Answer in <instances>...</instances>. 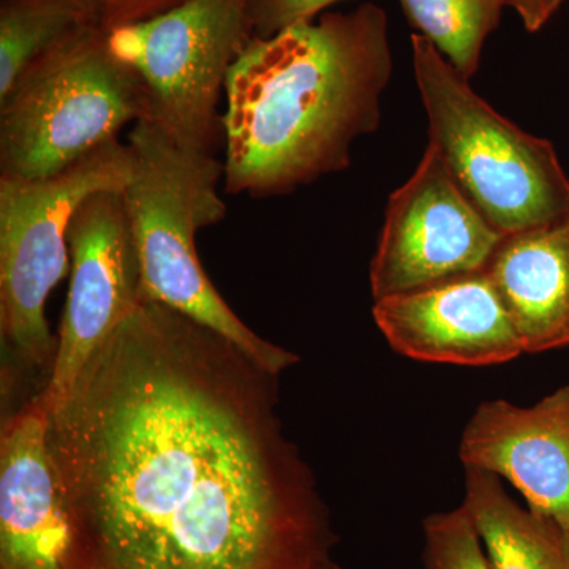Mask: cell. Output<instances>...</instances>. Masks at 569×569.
<instances>
[{
  "label": "cell",
  "mask_w": 569,
  "mask_h": 569,
  "mask_svg": "<svg viewBox=\"0 0 569 569\" xmlns=\"http://www.w3.org/2000/svg\"><path fill=\"white\" fill-rule=\"evenodd\" d=\"M277 378L141 298L48 415L69 569H343Z\"/></svg>",
  "instance_id": "obj_1"
},
{
  "label": "cell",
  "mask_w": 569,
  "mask_h": 569,
  "mask_svg": "<svg viewBox=\"0 0 569 569\" xmlns=\"http://www.w3.org/2000/svg\"><path fill=\"white\" fill-rule=\"evenodd\" d=\"M391 73L373 3L253 37L224 89V192L277 197L347 170L355 141L378 129Z\"/></svg>",
  "instance_id": "obj_2"
},
{
  "label": "cell",
  "mask_w": 569,
  "mask_h": 569,
  "mask_svg": "<svg viewBox=\"0 0 569 569\" xmlns=\"http://www.w3.org/2000/svg\"><path fill=\"white\" fill-rule=\"evenodd\" d=\"M127 144L134 168L123 197L140 260L142 298L208 326L276 376L298 365L293 351L268 342L239 320L198 257V231L227 216L219 193L223 162L212 153L181 148L148 121L134 123Z\"/></svg>",
  "instance_id": "obj_3"
},
{
  "label": "cell",
  "mask_w": 569,
  "mask_h": 569,
  "mask_svg": "<svg viewBox=\"0 0 569 569\" xmlns=\"http://www.w3.org/2000/svg\"><path fill=\"white\" fill-rule=\"evenodd\" d=\"M142 121H152V110L140 74L112 52L103 26L84 29L0 97V176L61 173Z\"/></svg>",
  "instance_id": "obj_4"
},
{
  "label": "cell",
  "mask_w": 569,
  "mask_h": 569,
  "mask_svg": "<svg viewBox=\"0 0 569 569\" xmlns=\"http://www.w3.org/2000/svg\"><path fill=\"white\" fill-rule=\"evenodd\" d=\"M429 144L501 234L569 216V178L552 142L523 132L470 88L426 37H411Z\"/></svg>",
  "instance_id": "obj_5"
},
{
  "label": "cell",
  "mask_w": 569,
  "mask_h": 569,
  "mask_svg": "<svg viewBox=\"0 0 569 569\" xmlns=\"http://www.w3.org/2000/svg\"><path fill=\"white\" fill-rule=\"evenodd\" d=\"M129 144L112 140L61 173L22 179L0 176V326L28 365L54 361L44 316L48 296L69 272V227L86 198L123 190L133 176Z\"/></svg>",
  "instance_id": "obj_6"
},
{
  "label": "cell",
  "mask_w": 569,
  "mask_h": 569,
  "mask_svg": "<svg viewBox=\"0 0 569 569\" xmlns=\"http://www.w3.org/2000/svg\"><path fill=\"white\" fill-rule=\"evenodd\" d=\"M250 0H187L152 20L108 32L112 52L140 74L152 123L190 151L216 152L219 104L231 67L252 41Z\"/></svg>",
  "instance_id": "obj_7"
},
{
  "label": "cell",
  "mask_w": 569,
  "mask_h": 569,
  "mask_svg": "<svg viewBox=\"0 0 569 569\" xmlns=\"http://www.w3.org/2000/svg\"><path fill=\"white\" fill-rule=\"evenodd\" d=\"M501 238L427 146L415 173L389 197L370 264L373 299L485 271Z\"/></svg>",
  "instance_id": "obj_8"
},
{
  "label": "cell",
  "mask_w": 569,
  "mask_h": 569,
  "mask_svg": "<svg viewBox=\"0 0 569 569\" xmlns=\"http://www.w3.org/2000/svg\"><path fill=\"white\" fill-rule=\"evenodd\" d=\"M69 249V296L50 378L39 395L48 415L142 298L140 260L123 190H102L82 201L70 222Z\"/></svg>",
  "instance_id": "obj_9"
},
{
  "label": "cell",
  "mask_w": 569,
  "mask_h": 569,
  "mask_svg": "<svg viewBox=\"0 0 569 569\" xmlns=\"http://www.w3.org/2000/svg\"><path fill=\"white\" fill-rule=\"evenodd\" d=\"M373 320L389 347L415 361L485 367L523 355L486 271L377 299Z\"/></svg>",
  "instance_id": "obj_10"
},
{
  "label": "cell",
  "mask_w": 569,
  "mask_h": 569,
  "mask_svg": "<svg viewBox=\"0 0 569 569\" xmlns=\"http://www.w3.org/2000/svg\"><path fill=\"white\" fill-rule=\"evenodd\" d=\"M459 458L508 481L569 533V385L531 407L481 403L463 427Z\"/></svg>",
  "instance_id": "obj_11"
},
{
  "label": "cell",
  "mask_w": 569,
  "mask_h": 569,
  "mask_svg": "<svg viewBox=\"0 0 569 569\" xmlns=\"http://www.w3.org/2000/svg\"><path fill=\"white\" fill-rule=\"evenodd\" d=\"M70 522L39 396L0 440V569H69Z\"/></svg>",
  "instance_id": "obj_12"
},
{
  "label": "cell",
  "mask_w": 569,
  "mask_h": 569,
  "mask_svg": "<svg viewBox=\"0 0 569 569\" xmlns=\"http://www.w3.org/2000/svg\"><path fill=\"white\" fill-rule=\"evenodd\" d=\"M485 271L523 353L569 347V216L503 234Z\"/></svg>",
  "instance_id": "obj_13"
},
{
  "label": "cell",
  "mask_w": 569,
  "mask_h": 569,
  "mask_svg": "<svg viewBox=\"0 0 569 569\" xmlns=\"http://www.w3.org/2000/svg\"><path fill=\"white\" fill-rule=\"evenodd\" d=\"M460 508L473 522L490 569H569L568 531L520 507L496 475L466 467Z\"/></svg>",
  "instance_id": "obj_14"
},
{
  "label": "cell",
  "mask_w": 569,
  "mask_h": 569,
  "mask_svg": "<svg viewBox=\"0 0 569 569\" xmlns=\"http://www.w3.org/2000/svg\"><path fill=\"white\" fill-rule=\"evenodd\" d=\"M96 26L100 0H0V97L41 56Z\"/></svg>",
  "instance_id": "obj_15"
},
{
  "label": "cell",
  "mask_w": 569,
  "mask_h": 569,
  "mask_svg": "<svg viewBox=\"0 0 569 569\" xmlns=\"http://www.w3.org/2000/svg\"><path fill=\"white\" fill-rule=\"evenodd\" d=\"M408 21L463 78L478 71L482 47L496 31L505 0H399Z\"/></svg>",
  "instance_id": "obj_16"
},
{
  "label": "cell",
  "mask_w": 569,
  "mask_h": 569,
  "mask_svg": "<svg viewBox=\"0 0 569 569\" xmlns=\"http://www.w3.org/2000/svg\"><path fill=\"white\" fill-rule=\"evenodd\" d=\"M422 531L426 569H490L481 539L462 508L429 516Z\"/></svg>",
  "instance_id": "obj_17"
},
{
  "label": "cell",
  "mask_w": 569,
  "mask_h": 569,
  "mask_svg": "<svg viewBox=\"0 0 569 569\" xmlns=\"http://www.w3.org/2000/svg\"><path fill=\"white\" fill-rule=\"evenodd\" d=\"M342 0H250L249 13L258 39H271L284 29L316 21L321 11Z\"/></svg>",
  "instance_id": "obj_18"
},
{
  "label": "cell",
  "mask_w": 569,
  "mask_h": 569,
  "mask_svg": "<svg viewBox=\"0 0 569 569\" xmlns=\"http://www.w3.org/2000/svg\"><path fill=\"white\" fill-rule=\"evenodd\" d=\"M183 2L187 0H100L103 7V26L108 32L152 20Z\"/></svg>",
  "instance_id": "obj_19"
},
{
  "label": "cell",
  "mask_w": 569,
  "mask_h": 569,
  "mask_svg": "<svg viewBox=\"0 0 569 569\" xmlns=\"http://www.w3.org/2000/svg\"><path fill=\"white\" fill-rule=\"evenodd\" d=\"M522 18L527 31L538 32L550 20L549 0H505Z\"/></svg>",
  "instance_id": "obj_20"
},
{
  "label": "cell",
  "mask_w": 569,
  "mask_h": 569,
  "mask_svg": "<svg viewBox=\"0 0 569 569\" xmlns=\"http://www.w3.org/2000/svg\"><path fill=\"white\" fill-rule=\"evenodd\" d=\"M565 0H549V13L550 17H553V14L557 13V10L560 9L561 6H563Z\"/></svg>",
  "instance_id": "obj_21"
}]
</instances>
